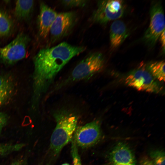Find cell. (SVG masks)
I'll return each instance as SVG.
<instances>
[{"mask_svg": "<svg viewBox=\"0 0 165 165\" xmlns=\"http://www.w3.org/2000/svg\"><path fill=\"white\" fill-rule=\"evenodd\" d=\"M125 10V6L123 1H99L91 19L95 23L105 25L122 17Z\"/></svg>", "mask_w": 165, "mask_h": 165, "instance_id": "cell-3", "label": "cell"}, {"mask_svg": "<svg viewBox=\"0 0 165 165\" xmlns=\"http://www.w3.org/2000/svg\"><path fill=\"white\" fill-rule=\"evenodd\" d=\"M71 153L73 165H82L80 158L79 154L78 146L73 138L72 139Z\"/></svg>", "mask_w": 165, "mask_h": 165, "instance_id": "cell-19", "label": "cell"}, {"mask_svg": "<svg viewBox=\"0 0 165 165\" xmlns=\"http://www.w3.org/2000/svg\"><path fill=\"white\" fill-rule=\"evenodd\" d=\"M140 165H154L150 158L146 156L142 157L140 161Z\"/></svg>", "mask_w": 165, "mask_h": 165, "instance_id": "cell-22", "label": "cell"}, {"mask_svg": "<svg viewBox=\"0 0 165 165\" xmlns=\"http://www.w3.org/2000/svg\"><path fill=\"white\" fill-rule=\"evenodd\" d=\"M109 160L112 165H136L134 154L126 144L119 142L109 152Z\"/></svg>", "mask_w": 165, "mask_h": 165, "instance_id": "cell-10", "label": "cell"}, {"mask_svg": "<svg viewBox=\"0 0 165 165\" xmlns=\"http://www.w3.org/2000/svg\"><path fill=\"white\" fill-rule=\"evenodd\" d=\"M108 165L107 164V165Z\"/></svg>", "mask_w": 165, "mask_h": 165, "instance_id": "cell-26", "label": "cell"}, {"mask_svg": "<svg viewBox=\"0 0 165 165\" xmlns=\"http://www.w3.org/2000/svg\"><path fill=\"white\" fill-rule=\"evenodd\" d=\"M61 165H71L69 164L68 163H64V164H62Z\"/></svg>", "mask_w": 165, "mask_h": 165, "instance_id": "cell-25", "label": "cell"}, {"mask_svg": "<svg viewBox=\"0 0 165 165\" xmlns=\"http://www.w3.org/2000/svg\"><path fill=\"white\" fill-rule=\"evenodd\" d=\"M147 70L155 79L160 81H165V62L158 61L149 64Z\"/></svg>", "mask_w": 165, "mask_h": 165, "instance_id": "cell-16", "label": "cell"}, {"mask_svg": "<svg viewBox=\"0 0 165 165\" xmlns=\"http://www.w3.org/2000/svg\"><path fill=\"white\" fill-rule=\"evenodd\" d=\"M30 41L28 35L20 33L8 44L0 48V60L3 63L11 64L24 59Z\"/></svg>", "mask_w": 165, "mask_h": 165, "instance_id": "cell-5", "label": "cell"}, {"mask_svg": "<svg viewBox=\"0 0 165 165\" xmlns=\"http://www.w3.org/2000/svg\"><path fill=\"white\" fill-rule=\"evenodd\" d=\"M12 89L11 82L8 79L0 75V106L9 97Z\"/></svg>", "mask_w": 165, "mask_h": 165, "instance_id": "cell-15", "label": "cell"}, {"mask_svg": "<svg viewBox=\"0 0 165 165\" xmlns=\"http://www.w3.org/2000/svg\"><path fill=\"white\" fill-rule=\"evenodd\" d=\"M86 49L84 47L64 42L41 49L33 58L35 88L38 97L48 89L57 75L71 59Z\"/></svg>", "mask_w": 165, "mask_h": 165, "instance_id": "cell-1", "label": "cell"}, {"mask_svg": "<svg viewBox=\"0 0 165 165\" xmlns=\"http://www.w3.org/2000/svg\"><path fill=\"white\" fill-rule=\"evenodd\" d=\"M88 1L80 0H62L61 3L68 7H83L87 3Z\"/></svg>", "mask_w": 165, "mask_h": 165, "instance_id": "cell-20", "label": "cell"}, {"mask_svg": "<svg viewBox=\"0 0 165 165\" xmlns=\"http://www.w3.org/2000/svg\"><path fill=\"white\" fill-rule=\"evenodd\" d=\"M150 21L143 40L150 46H154L165 31V18L162 6L160 2L152 3L150 9Z\"/></svg>", "mask_w": 165, "mask_h": 165, "instance_id": "cell-7", "label": "cell"}, {"mask_svg": "<svg viewBox=\"0 0 165 165\" xmlns=\"http://www.w3.org/2000/svg\"><path fill=\"white\" fill-rule=\"evenodd\" d=\"M104 64V57L101 53L97 52L91 53L76 66L66 81L89 78L101 70Z\"/></svg>", "mask_w": 165, "mask_h": 165, "instance_id": "cell-4", "label": "cell"}, {"mask_svg": "<svg viewBox=\"0 0 165 165\" xmlns=\"http://www.w3.org/2000/svg\"><path fill=\"white\" fill-rule=\"evenodd\" d=\"M34 5L33 0L16 1L14 12L15 17L20 21L29 20L33 11Z\"/></svg>", "mask_w": 165, "mask_h": 165, "instance_id": "cell-13", "label": "cell"}, {"mask_svg": "<svg viewBox=\"0 0 165 165\" xmlns=\"http://www.w3.org/2000/svg\"><path fill=\"white\" fill-rule=\"evenodd\" d=\"M150 159L154 165H165V152L162 150H155L150 152Z\"/></svg>", "mask_w": 165, "mask_h": 165, "instance_id": "cell-18", "label": "cell"}, {"mask_svg": "<svg viewBox=\"0 0 165 165\" xmlns=\"http://www.w3.org/2000/svg\"><path fill=\"white\" fill-rule=\"evenodd\" d=\"M159 38H160L162 49L164 52L165 50V31L161 34Z\"/></svg>", "mask_w": 165, "mask_h": 165, "instance_id": "cell-23", "label": "cell"}, {"mask_svg": "<svg viewBox=\"0 0 165 165\" xmlns=\"http://www.w3.org/2000/svg\"><path fill=\"white\" fill-rule=\"evenodd\" d=\"M25 146L23 143L0 144V156H4L20 150Z\"/></svg>", "mask_w": 165, "mask_h": 165, "instance_id": "cell-17", "label": "cell"}, {"mask_svg": "<svg viewBox=\"0 0 165 165\" xmlns=\"http://www.w3.org/2000/svg\"><path fill=\"white\" fill-rule=\"evenodd\" d=\"M13 27V20L8 14L0 9V37H6L12 32Z\"/></svg>", "mask_w": 165, "mask_h": 165, "instance_id": "cell-14", "label": "cell"}, {"mask_svg": "<svg viewBox=\"0 0 165 165\" xmlns=\"http://www.w3.org/2000/svg\"><path fill=\"white\" fill-rule=\"evenodd\" d=\"M125 81L128 86L138 90L155 93H160L162 90V87L143 66L130 72Z\"/></svg>", "mask_w": 165, "mask_h": 165, "instance_id": "cell-6", "label": "cell"}, {"mask_svg": "<svg viewBox=\"0 0 165 165\" xmlns=\"http://www.w3.org/2000/svg\"><path fill=\"white\" fill-rule=\"evenodd\" d=\"M77 15L70 11L58 14L50 28L51 41L54 42L68 34L77 22Z\"/></svg>", "mask_w": 165, "mask_h": 165, "instance_id": "cell-9", "label": "cell"}, {"mask_svg": "<svg viewBox=\"0 0 165 165\" xmlns=\"http://www.w3.org/2000/svg\"><path fill=\"white\" fill-rule=\"evenodd\" d=\"M57 14L56 12L44 3H40L37 24L38 33L40 37L45 38L48 36Z\"/></svg>", "mask_w": 165, "mask_h": 165, "instance_id": "cell-11", "label": "cell"}, {"mask_svg": "<svg viewBox=\"0 0 165 165\" xmlns=\"http://www.w3.org/2000/svg\"><path fill=\"white\" fill-rule=\"evenodd\" d=\"M56 125L50 138L46 165H53L63 148L71 140L76 128L78 118L64 110L54 115Z\"/></svg>", "mask_w": 165, "mask_h": 165, "instance_id": "cell-2", "label": "cell"}, {"mask_svg": "<svg viewBox=\"0 0 165 165\" xmlns=\"http://www.w3.org/2000/svg\"><path fill=\"white\" fill-rule=\"evenodd\" d=\"M22 160H18L13 162L11 165H22Z\"/></svg>", "mask_w": 165, "mask_h": 165, "instance_id": "cell-24", "label": "cell"}, {"mask_svg": "<svg viewBox=\"0 0 165 165\" xmlns=\"http://www.w3.org/2000/svg\"><path fill=\"white\" fill-rule=\"evenodd\" d=\"M128 35V29L125 23L117 20L112 24L110 29L109 38L111 46L115 48L119 46Z\"/></svg>", "mask_w": 165, "mask_h": 165, "instance_id": "cell-12", "label": "cell"}, {"mask_svg": "<svg viewBox=\"0 0 165 165\" xmlns=\"http://www.w3.org/2000/svg\"><path fill=\"white\" fill-rule=\"evenodd\" d=\"M7 121V118L5 115L0 112V134L3 127L6 125Z\"/></svg>", "mask_w": 165, "mask_h": 165, "instance_id": "cell-21", "label": "cell"}, {"mask_svg": "<svg viewBox=\"0 0 165 165\" xmlns=\"http://www.w3.org/2000/svg\"><path fill=\"white\" fill-rule=\"evenodd\" d=\"M74 133L72 138L77 146L82 148L90 147L101 138L100 122L96 120L77 128Z\"/></svg>", "mask_w": 165, "mask_h": 165, "instance_id": "cell-8", "label": "cell"}]
</instances>
